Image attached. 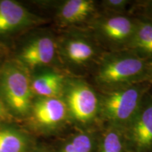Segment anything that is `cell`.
I'll list each match as a JSON object with an SVG mask.
<instances>
[{
	"instance_id": "1",
	"label": "cell",
	"mask_w": 152,
	"mask_h": 152,
	"mask_svg": "<svg viewBox=\"0 0 152 152\" xmlns=\"http://www.w3.org/2000/svg\"><path fill=\"white\" fill-rule=\"evenodd\" d=\"M93 87L99 93L152 81V62L128 49L106 52L92 71Z\"/></svg>"
},
{
	"instance_id": "2",
	"label": "cell",
	"mask_w": 152,
	"mask_h": 152,
	"mask_svg": "<svg viewBox=\"0 0 152 152\" xmlns=\"http://www.w3.org/2000/svg\"><path fill=\"white\" fill-rule=\"evenodd\" d=\"M58 39L59 61L67 75L83 77L92 73L106 51L87 27L63 30Z\"/></svg>"
},
{
	"instance_id": "3",
	"label": "cell",
	"mask_w": 152,
	"mask_h": 152,
	"mask_svg": "<svg viewBox=\"0 0 152 152\" xmlns=\"http://www.w3.org/2000/svg\"><path fill=\"white\" fill-rule=\"evenodd\" d=\"M152 87L143 83L109 92L99 93V121L123 130L134 118L144 96Z\"/></svg>"
},
{
	"instance_id": "4",
	"label": "cell",
	"mask_w": 152,
	"mask_h": 152,
	"mask_svg": "<svg viewBox=\"0 0 152 152\" xmlns=\"http://www.w3.org/2000/svg\"><path fill=\"white\" fill-rule=\"evenodd\" d=\"M0 97L13 117L27 118L35 96L31 73L18 61L6 63L0 69Z\"/></svg>"
},
{
	"instance_id": "5",
	"label": "cell",
	"mask_w": 152,
	"mask_h": 152,
	"mask_svg": "<svg viewBox=\"0 0 152 152\" xmlns=\"http://www.w3.org/2000/svg\"><path fill=\"white\" fill-rule=\"evenodd\" d=\"M61 98L77 128H92L99 121V93L84 78L68 75Z\"/></svg>"
},
{
	"instance_id": "6",
	"label": "cell",
	"mask_w": 152,
	"mask_h": 152,
	"mask_svg": "<svg viewBox=\"0 0 152 152\" xmlns=\"http://www.w3.org/2000/svg\"><path fill=\"white\" fill-rule=\"evenodd\" d=\"M136 16L131 14L99 12L86 27L106 52L128 49L134 34Z\"/></svg>"
},
{
	"instance_id": "7",
	"label": "cell",
	"mask_w": 152,
	"mask_h": 152,
	"mask_svg": "<svg viewBox=\"0 0 152 152\" xmlns=\"http://www.w3.org/2000/svg\"><path fill=\"white\" fill-rule=\"evenodd\" d=\"M26 120L32 130L42 134H54L71 123L61 97H35Z\"/></svg>"
},
{
	"instance_id": "8",
	"label": "cell",
	"mask_w": 152,
	"mask_h": 152,
	"mask_svg": "<svg viewBox=\"0 0 152 152\" xmlns=\"http://www.w3.org/2000/svg\"><path fill=\"white\" fill-rule=\"evenodd\" d=\"M128 152H152V94L148 92L132 121L122 130Z\"/></svg>"
},
{
	"instance_id": "9",
	"label": "cell",
	"mask_w": 152,
	"mask_h": 152,
	"mask_svg": "<svg viewBox=\"0 0 152 152\" xmlns=\"http://www.w3.org/2000/svg\"><path fill=\"white\" fill-rule=\"evenodd\" d=\"M58 54V39L49 34H42L30 39L18 54V61L30 72L52 68Z\"/></svg>"
},
{
	"instance_id": "10",
	"label": "cell",
	"mask_w": 152,
	"mask_h": 152,
	"mask_svg": "<svg viewBox=\"0 0 152 152\" xmlns=\"http://www.w3.org/2000/svg\"><path fill=\"white\" fill-rule=\"evenodd\" d=\"M99 12L94 0H64L57 5L55 20L63 30L86 27Z\"/></svg>"
},
{
	"instance_id": "11",
	"label": "cell",
	"mask_w": 152,
	"mask_h": 152,
	"mask_svg": "<svg viewBox=\"0 0 152 152\" xmlns=\"http://www.w3.org/2000/svg\"><path fill=\"white\" fill-rule=\"evenodd\" d=\"M45 19L12 0L0 1V34H8L36 26Z\"/></svg>"
},
{
	"instance_id": "12",
	"label": "cell",
	"mask_w": 152,
	"mask_h": 152,
	"mask_svg": "<svg viewBox=\"0 0 152 152\" xmlns=\"http://www.w3.org/2000/svg\"><path fill=\"white\" fill-rule=\"evenodd\" d=\"M68 75L52 67L34 71L31 89L35 97H61Z\"/></svg>"
},
{
	"instance_id": "13",
	"label": "cell",
	"mask_w": 152,
	"mask_h": 152,
	"mask_svg": "<svg viewBox=\"0 0 152 152\" xmlns=\"http://www.w3.org/2000/svg\"><path fill=\"white\" fill-rule=\"evenodd\" d=\"M128 50L144 60L152 62V16H136V26Z\"/></svg>"
},
{
	"instance_id": "14",
	"label": "cell",
	"mask_w": 152,
	"mask_h": 152,
	"mask_svg": "<svg viewBox=\"0 0 152 152\" xmlns=\"http://www.w3.org/2000/svg\"><path fill=\"white\" fill-rule=\"evenodd\" d=\"M99 134L93 128H77L61 142L57 152H96Z\"/></svg>"
},
{
	"instance_id": "15",
	"label": "cell",
	"mask_w": 152,
	"mask_h": 152,
	"mask_svg": "<svg viewBox=\"0 0 152 152\" xmlns=\"http://www.w3.org/2000/svg\"><path fill=\"white\" fill-rule=\"evenodd\" d=\"M33 141L27 132L12 126H0V152H30Z\"/></svg>"
},
{
	"instance_id": "16",
	"label": "cell",
	"mask_w": 152,
	"mask_h": 152,
	"mask_svg": "<svg viewBox=\"0 0 152 152\" xmlns=\"http://www.w3.org/2000/svg\"><path fill=\"white\" fill-rule=\"evenodd\" d=\"M96 152H128L123 131L106 125L99 134Z\"/></svg>"
},
{
	"instance_id": "17",
	"label": "cell",
	"mask_w": 152,
	"mask_h": 152,
	"mask_svg": "<svg viewBox=\"0 0 152 152\" xmlns=\"http://www.w3.org/2000/svg\"><path fill=\"white\" fill-rule=\"evenodd\" d=\"M134 1L130 0H103L98 1L99 10L100 12L108 14H131V9Z\"/></svg>"
},
{
	"instance_id": "18",
	"label": "cell",
	"mask_w": 152,
	"mask_h": 152,
	"mask_svg": "<svg viewBox=\"0 0 152 152\" xmlns=\"http://www.w3.org/2000/svg\"><path fill=\"white\" fill-rule=\"evenodd\" d=\"M131 10H134L135 9H139L142 11L141 14H145L148 16H152V0L148 1H134Z\"/></svg>"
},
{
	"instance_id": "19",
	"label": "cell",
	"mask_w": 152,
	"mask_h": 152,
	"mask_svg": "<svg viewBox=\"0 0 152 152\" xmlns=\"http://www.w3.org/2000/svg\"><path fill=\"white\" fill-rule=\"evenodd\" d=\"M12 117V115L4 103L3 100L0 97V122L9 121Z\"/></svg>"
},
{
	"instance_id": "20",
	"label": "cell",
	"mask_w": 152,
	"mask_h": 152,
	"mask_svg": "<svg viewBox=\"0 0 152 152\" xmlns=\"http://www.w3.org/2000/svg\"><path fill=\"white\" fill-rule=\"evenodd\" d=\"M30 152H49L44 147H34Z\"/></svg>"
},
{
	"instance_id": "21",
	"label": "cell",
	"mask_w": 152,
	"mask_h": 152,
	"mask_svg": "<svg viewBox=\"0 0 152 152\" xmlns=\"http://www.w3.org/2000/svg\"><path fill=\"white\" fill-rule=\"evenodd\" d=\"M151 84H152V81H151Z\"/></svg>"
}]
</instances>
